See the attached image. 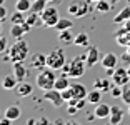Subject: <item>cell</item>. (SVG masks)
Instances as JSON below:
<instances>
[{"instance_id": "14", "label": "cell", "mask_w": 130, "mask_h": 125, "mask_svg": "<svg viewBox=\"0 0 130 125\" xmlns=\"http://www.w3.org/2000/svg\"><path fill=\"white\" fill-rule=\"evenodd\" d=\"M110 105H107V103H97L95 105V110H93V114H95L97 118H100V120H103V118H108L110 117Z\"/></svg>"}, {"instance_id": "40", "label": "cell", "mask_w": 130, "mask_h": 125, "mask_svg": "<svg viewBox=\"0 0 130 125\" xmlns=\"http://www.w3.org/2000/svg\"><path fill=\"white\" fill-rule=\"evenodd\" d=\"M0 50H2V52L7 50V38H5V37L0 38Z\"/></svg>"}, {"instance_id": "47", "label": "cell", "mask_w": 130, "mask_h": 125, "mask_svg": "<svg viewBox=\"0 0 130 125\" xmlns=\"http://www.w3.org/2000/svg\"><path fill=\"white\" fill-rule=\"evenodd\" d=\"M55 125H65V122L62 120V118H57V120H55Z\"/></svg>"}, {"instance_id": "4", "label": "cell", "mask_w": 130, "mask_h": 125, "mask_svg": "<svg viewBox=\"0 0 130 125\" xmlns=\"http://www.w3.org/2000/svg\"><path fill=\"white\" fill-rule=\"evenodd\" d=\"M85 68L87 67V52L82 53V55H77L70 60V73L69 77L72 79H80L82 75L85 73Z\"/></svg>"}, {"instance_id": "41", "label": "cell", "mask_w": 130, "mask_h": 125, "mask_svg": "<svg viewBox=\"0 0 130 125\" xmlns=\"http://www.w3.org/2000/svg\"><path fill=\"white\" fill-rule=\"evenodd\" d=\"M120 60H122V62H127V64H130V53L127 52V50H125V53H123L122 57H120Z\"/></svg>"}, {"instance_id": "10", "label": "cell", "mask_w": 130, "mask_h": 125, "mask_svg": "<svg viewBox=\"0 0 130 125\" xmlns=\"http://www.w3.org/2000/svg\"><path fill=\"white\" fill-rule=\"evenodd\" d=\"M123 115H125V112H123L119 105H112L108 122H110L112 125H120V123H122V120H123Z\"/></svg>"}, {"instance_id": "51", "label": "cell", "mask_w": 130, "mask_h": 125, "mask_svg": "<svg viewBox=\"0 0 130 125\" xmlns=\"http://www.w3.org/2000/svg\"><path fill=\"white\" fill-rule=\"evenodd\" d=\"M110 2H112V5H115L117 2H119V0H110Z\"/></svg>"}, {"instance_id": "50", "label": "cell", "mask_w": 130, "mask_h": 125, "mask_svg": "<svg viewBox=\"0 0 130 125\" xmlns=\"http://www.w3.org/2000/svg\"><path fill=\"white\" fill-rule=\"evenodd\" d=\"M127 72H128V77H130V64H128V67H127Z\"/></svg>"}, {"instance_id": "29", "label": "cell", "mask_w": 130, "mask_h": 125, "mask_svg": "<svg viewBox=\"0 0 130 125\" xmlns=\"http://www.w3.org/2000/svg\"><path fill=\"white\" fill-rule=\"evenodd\" d=\"M27 20V15H25V12H20V10H15L13 13L10 15V22L12 23H23Z\"/></svg>"}, {"instance_id": "3", "label": "cell", "mask_w": 130, "mask_h": 125, "mask_svg": "<svg viewBox=\"0 0 130 125\" xmlns=\"http://www.w3.org/2000/svg\"><path fill=\"white\" fill-rule=\"evenodd\" d=\"M8 55H10L12 64L13 62H23L28 57V43L22 38H19L17 42H13V45L8 49Z\"/></svg>"}, {"instance_id": "7", "label": "cell", "mask_w": 130, "mask_h": 125, "mask_svg": "<svg viewBox=\"0 0 130 125\" xmlns=\"http://www.w3.org/2000/svg\"><path fill=\"white\" fill-rule=\"evenodd\" d=\"M112 82L115 85H120V87H125L127 83L130 82V77H128V72H127V68L123 67H117L113 70V75H112Z\"/></svg>"}, {"instance_id": "12", "label": "cell", "mask_w": 130, "mask_h": 125, "mask_svg": "<svg viewBox=\"0 0 130 125\" xmlns=\"http://www.w3.org/2000/svg\"><path fill=\"white\" fill-rule=\"evenodd\" d=\"M100 64H102V67L105 68V70H108V68H115V67H117V64H119V57H117L115 53L108 52V53H105V55L102 57Z\"/></svg>"}, {"instance_id": "36", "label": "cell", "mask_w": 130, "mask_h": 125, "mask_svg": "<svg viewBox=\"0 0 130 125\" xmlns=\"http://www.w3.org/2000/svg\"><path fill=\"white\" fill-rule=\"evenodd\" d=\"M87 99H78V100H77V108H78V110H82V108H85V105H87Z\"/></svg>"}, {"instance_id": "19", "label": "cell", "mask_w": 130, "mask_h": 125, "mask_svg": "<svg viewBox=\"0 0 130 125\" xmlns=\"http://www.w3.org/2000/svg\"><path fill=\"white\" fill-rule=\"evenodd\" d=\"M72 83H70V80H69V75H65V73H60V75H57V80H55V87L54 88H57V90H65V88H69Z\"/></svg>"}, {"instance_id": "18", "label": "cell", "mask_w": 130, "mask_h": 125, "mask_svg": "<svg viewBox=\"0 0 130 125\" xmlns=\"http://www.w3.org/2000/svg\"><path fill=\"white\" fill-rule=\"evenodd\" d=\"M73 45L80 47V49H88L90 47V40H88V35L85 32H80V34L75 35V40H73Z\"/></svg>"}, {"instance_id": "6", "label": "cell", "mask_w": 130, "mask_h": 125, "mask_svg": "<svg viewBox=\"0 0 130 125\" xmlns=\"http://www.w3.org/2000/svg\"><path fill=\"white\" fill-rule=\"evenodd\" d=\"M42 20H43V25L45 27H55L57 22L60 20L58 17V8L55 5H47L45 10L42 12Z\"/></svg>"}, {"instance_id": "52", "label": "cell", "mask_w": 130, "mask_h": 125, "mask_svg": "<svg viewBox=\"0 0 130 125\" xmlns=\"http://www.w3.org/2000/svg\"><path fill=\"white\" fill-rule=\"evenodd\" d=\"M0 4H2V5H4V4H5V0H0Z\"/></svg>"}, {"instance_id": "8", "label": "cell", "mask_w": 130, "mask_h": 125, "mask_svg": "<svg viewBox=\"0 0 130 125\" xmlns=\"http://www.w3.org/2000/svg\"><path fill=\"white\" fill-rule=\"evenodd\" d=\"M43 100H48L50 103L54 107H62L63 105V97H62V92L60 90H57V88H52V90H47V92H43Z\"/></svg>"}, {"instance_id": "44", "label": "cell", "mask_w": 130, "mask_h": 125, "mask_svg": "<svg viewBox=\"0 0 130 125\" xmlns=\"http://www.w3.org/2000/svg\"><path fill=\"white\" fill-rule=\"evenodd\" d=\"M27 125H38V120H37V118H28Z\"/></svg>"}, {"instance_id": "21", "label": "cell", "mask_w": 130, "mask_h": 125, "mask_svg": "<svg viewBox=\"0 0 130 125\" xmlns=\"http://www.w3.org/2000/svg\"><path fill=\"white\" fill-rule=\"evenodd\" d=\"M128 19H130V5H125V7H123L122 10L113 17L112 22H113V23H123L125 20H128Z\"/></svg>"}, {"instance_id": "16", "label": "cell", "mask_w": 130, "mask_h": 125, "mask_svg": "<svg viewBox=\"0 0 130 125\" xmlns=\"http://www.w3.org/2000/svg\"><path fill=\"white\" fill-rule=\"evenodd\" d=\"M27 23L34 28V27H40L43 25V20H42V13L38 12H27Z\"/></svg>"}, {"instance_id": "31", "label": "cell", "mask_w": 130, "mask_h": 125, "mask_svg": "<svg viewBox=\"0 0 130 125\" xmlns=\"http://www.w3.org/2000/svg\"><path fill=\"white\" fill-rule=\"evenodd\" d=\"M15 8H17V10H20V12H30L32 2H30V0H17Z\"/></svg>"}, {"instance_id": "53", "label": "cell", "mask_w": 130, "mask_h": 125, "mask_svg": "<svg viewBox=\"0 0 130 125\" xmlns=\"http://www.w3.org/2000/svg\"><path fill=\"white\" fill-rule=\"evenodd\" d=\"M127 5H130V0H127Z\"/></svg>"}, {"instance_id": "46", "label": "cell", "mask_w": 130, "mask_h": 125, "mask_svg": "<svg viewBox=\"0 0 130 125\" xmlns=\"http://www.w3.org/2000/svg\"><path fill=\"white\" fill-rule=\"evenodd\" d=\"M122 25L125 27V30H127V32H130V19H128V20H125V22H123Z\"/></svg>"}, {"instance_id": "38", "label": "cell", "mask_w": 130, "mask_h": 125, "mask_svg": "<svg viewBox=\"0 0 130 125\" xmlns=\"http://www.w3.org/2000/svg\"><path fill=\"white\" fill-rule=\"evenodd\" d=\"M5 19H7V8H5V5H2L0 7V20L4 22Z\"/></svg>"}, {"instance_id": "54", "label": "cell", "mask_w": 130, "mask_h": 125, "mask_svg": "<svg viewBox=\"0 0 130 125\" xmlns=\"http://www.w3.org/2000/svg\"><path fill=\"white\" fill-rule=\"evenodd\" d=\"M128 114H130V105H128Z\"/></svg>"}, {"instance_id": "37", "label": "cell", "mask_w": 130, "mask_h": 125, "mask_svg": "<svg viewBox=\"0 0 130 125\" xmlns=\"http://www.w3.org/2000/svg\"><path fill=\"white\" fill-rule=\"evenodd\" d=\"M62 73H65V75H69V73H70V60H67L65 65L62 67Z\"/></svg>"}, {"instance_id": "33", "label": "cell", "mask_w": 130, "mask_h": 125, "mask_svg": "<svg viewBox=\"0 0 130 125\" xmlns=\"http://www.w3.org/2000/svg\"><path fill=\"white\" fill-rule=\"evenodd\" d=\"M122 92H123V87L113 83V87H112V90H110V95L113 97V99H119V97H122Z\"/></svg>"}, {"instance_id": "20", "label": "cell", "mask_w": 130, "mask_h": 125, "mask_svg": "<svg viewBox=\"0 0 130 125\" xmlns=\"http://www.w3.org/2000/svg\"><path fill=\"white\" fill-rule=\"evenodd\" d=\"M5 117L10 118V120H19L22 117V110H20L19 105H10L5 108Z\"/></svg>"}, {"instance_id": "34", "label": "cell", "mask_w": 130, "mask_h": 125, "mask_svg": "<svg viewBox=\"0 0 130 125\" xmlns=\"http://www.w3.org/2000/svg\"><path fill=\"white\" fill-rule=\"evenodd\" d=\"M122 100L127 103V105H130V87H128V85H125V87H123V92H122Z\"/></svg>"}, {"instance_id": "15", "label": "cell", "mask_w": 130, "mask_h": 125, "mask_svg": "<svg viewBox=\"0 0 130 125\" xmlns=\"http://www.w3.org/2000/svg\"><path fill=\"white\" fill-rule=\"evenodd\" d=\"M70 90H72L73 99H87V95H88V90L82 83H72L70 85Z\"/></svg>"}, {"instance_id": "42", "label": "cell", "mask_w": 130, "mask_h": 125, "mask_svg": "<svg viewBox=\"0 0 130 125\" xmlns=\"http://www.w3.org/2000/svg\"><path fill=\"white\" fill-rule=\"evenodd\" d=\"M38 125H50V122H48V118L40 117V118H38Z\"/></svg>"}, {"instance_id": "30", "label": "cell", "mask_w": 130, "mask_h": 125, "mask_svg": "<svg viewBox=\"0 0 130 125\" xmlns=\"http://www.w3.org/2000/svg\"><path fill=\"white\" fill-rule=\"evenodd\" d=\"M47 5H48V4H47V0H34V2H32V8H30V10L42 13V12L45 10Z\"/></svg>"}, {"instance_id": "49", "label": "cell", "mask_w": 130, "mask_h": 125, "mask_svg": "<svg viewBox=\"0 0 130 125\" xmlns=\"http://www.w3.org/2000/svg\"><path fill=\"white\" fill-rule=\"evenodd\" d=\"M90 4H97V2H100V0H88Z\"/></svg>"}, {"instance_id": "45", "label": "cell", "mask_w": 130, "mask_h": 125, "mask_svg": "<svg viewBox=\"0 0 130 125\" xmlns=\"http://www.w3.org/2000/svg\"><path fill=\"white\" fill-rule=\"evenodd\" d=\"M10 123H12V120H10V118H7V117H4V120L0 122V125H10Z\"/></svg>"}, {"instance_id": "1", "label": "cell", "mask_w": 130, "mask_h": 125, "mask_svg": "<svg viewBox=\"0 0 130 125\" xmlns=\"http://www.w3.org/2000/svg\"><path fill=\"white\" fill-rule=\"evenodd\" d=\"M55 80H57V75L54 73V68L45 67L42 70H38L37 73V79H35V83L40 90L47 92V90H52L55 87Z\"/></svg>"}, {"instance_id": "35", "label": "cell", "mask_w": 130, "mask_h": 125, "mask_svg": "<svg viewBox=\"0 0 130 125\" xmlns=\"http://www.w3.org/2000/svg\"><path fill=\"white\" fill-rule=\"evenodd\" d=\"M62 97H63L65 102H69L70 99H73V95H72V90H70V87H69V88H65V90H62Z\"/></svg>"}, {"instance_id": "24", "label": "cell", "mask_w": 130, "mask_h": 125, "mask_svg": "<svg viewBox=\"0 0 130 125\" xmlns=\"http://www.w3.org/2000/svg\"><path fill=\"white\" fill-rule=\"evenodd\" d=\"M25 34H27V32H25V28H23V25H22V23H12L10 35H12L13 38H17V40H19V38H22Z\"/></svg>"}, {"instance_id": "5", "label": "cell", "mask_w": 130, "mask_h": 125, "mask_svg": "<svg viewBox=\"0 0 130 125\" xmlns=\"http://www.w3.org/2000/svg\"><path fill=\"white\" fill-rule=\"evenodd\" d=\"M65 62H67V57H65L63 49H52L47 55V67L54 68V70H62Z\"/></svg>"}, {"instance_id": "22", "label": "cell", "mask_w": 130, "mask_h": 125, "mask_svg": "<svg viewBox=\"0 0 130 125\" xmlns=\"http://www.w3.org/2000/svg\"><path fill=\"white\" fill-rule=\"evenodd\" d=\"M2 85H4L5 90H13V88H17V85H19V80H17V77L12 73V75H5L4 80H2Z\"/></svg>"}, {"instance_id": "23", "label": "cell", "mask_w": 130, "mask_h": 125, "mask_svg": "<svg viewBox=\"0 0 130 125\" xmlns=\"http://www.w3.org/2000/svg\"><path fill=\"white\" fill-rule=\"evenodd\" d=\"M112 87H113V85H112L110 80H107V79H97L95 82H93V88L102 90V92H110Z\"/></svg>"}, {"instance_id": "28", "label": "cell", "mask_w": 130, "mask_h": 125, "mask_svg": "<svg viewBox=\"0 0 130 125\" xmlns=\"http://www.w3.org/2000/svg\"><path fill=\"white\" fill-rule=\"evenodd\" d=\"M72 27H73V22L70 19H60L54 28L57 32H62V30H72Z\"/></svg>"}, {"instance_id": "11", "label": "cell", "mask_w": 130, "mask_h": 125, "mask_svg": "<svg viewBox=\"0 0 130 125\" xmlns=\"http://www.w3.org/2000/svg\"><path fill=\"white\" fill-rule=\"evenodd\" d=\"M30 67L35 70H42L47 67V55L43 53H34L30 57Z\"/></svg>"}, {"instance_id": "39", "label": "cell", "mask_w": 130, "mask_h": 125, "mask_svg": "<svg viewBox=\"0 0 130 125\" xmlns=\"http://www.w3.org/2000/svg\"><path fill=\"white\" fill-rule=\"evenodd\" d=\"M78 112V108H77L75 105H67V114L69 115H73V114H77Z\"/></svg>"}, {"instance_id": "27", "label": "cell", "mask_w": 130, "mask_h": 125, "mask_svg": "<svg viewBox=\"0 0 130 125\" xmlns=\"http://www.w3.org/2000/svg\"><path fill=\"white\" fill-rule=\"evenodd\" d=\"M112 2L110 0H100V2H97L95 4V10L99 12V13H107V12L112 10Z\"/></svg>"}, {"instance_id": "26", "label": "cell", "mask_w": 130, "mask_h": 125, "mask_svg": "<svg viewBox=\"0 0 130 125\" xmlns=\"http://www.w3.org/2000/svg\"><path fill=\"white\" fill-rule=\"evenodd\" d=\"M100 100H102V90H97V88H93V90L88 92V95H87V102H88V103L97 105V103H100Z\"/></svg>"}, {"instance_id": "43", "label": "cell", "mask_w": 130, "mask_h": 125, "mask_svg": "<svg viewBox=\"0 0 130 125\" xmlns=\"http://www.w3.org/2000/svg\"><path fill=\"white\" fill-rule=\"evenodd\" d=\"M60 2H62V0H47V4H48V5H55V7L60 5Z\"/></svg>"}, {"instance_id": "9", "label": "cell", "mask_w": 130, "mask_h": 125, "mask_svg": "<svg viewBox=\"0 0 130 125\" xmlns=\"http://www.w3.org/2000/svg\"><path fill=\"white\" fill-rule=\"evenodd\" d=\"M102 60L100 58V52H99V47H88L87 49V67L88 68H93L99 62Z\"/></svg>"}, {"instance_id": "48", "label": "cell", "mask_w": 130, "mask_h": 125, "mask_svg": "<svg viewBox=\"0 0 130 125\" xmlns=\"http://www.w3.org/2000/svg\"><path fill=\"white\" fill-rule=\"evenodd\" d=\"M65 125H80V123H77V122H67Z\"/></svg>"}, {"instance_id": "32", "label": "cell", "mask_w": 130, "mask_h": 125, "mask_svg": "<svg viewBox=\"0 0 130 125\" xmlns=\"http://www.w3.org/2000/svg\"><path fill=\"white\" fill-rule=\"evenodd\" d=\"M117 43H119V45H123L125 49H127V47H130V32H127V34L117 37Z\"/></svg>"}, {"instance_id": "17", "label": "cell", "mask_w": 130, "mask_h": 125, "mask_svg": "<svg viewBox=\"0 0 130 125\" xmlns=\"http://www.w3.org/2000/svg\"><path fill=\"white\" fill-rule=\"evenodd\" d=\"M15 92H17L19 97H28V95H32V92H34V87H32L28 82H19Z\"/></svg>"}, {"instance_id": "25", "label": "cell", "mask_w": 130, "mask_h": 125, "mask_svg": "<svg viewBox=\"0 0 130 125\" xmlns=\"http://www.w3.org/2000/svg\"><path fill=\"white\" fill-rule=\"evenodd\" d=\"M73 40H75V37L72 35V32H70V30H62V32H58V42H60V43L70 45V43H73Z\"/></svg>"}, {"instance_id": "13", "label": "cell", "mask_w": 130, "mask_h": 125, "mask_svg": "<svg viewBox=\"0 0 130 125\" xmlns=\"http://www.w3.org/2000/svg\"><path fill=\"white\" fill-rule=\"evenodd\" d=\"M13 75L17 77L19 82H25V79L28 75V70L23 65V62H13Z\"/></svg>"}, {"instance_id": "2", "label": "cell", "mask_w": 130, "mask_h": 125, "mask_svg": "<svg viewBox=\"0 0 130 125\" xmlns=\"http://www.w3.org/2000/svg\"><path fill=\"white\" fill-rule=\"evenodd\" d=\"M67 10L73 19H82V17L88 15L93 8L88 0H72L69 4V7H67Z\"/></svg>"}]
</instances>
